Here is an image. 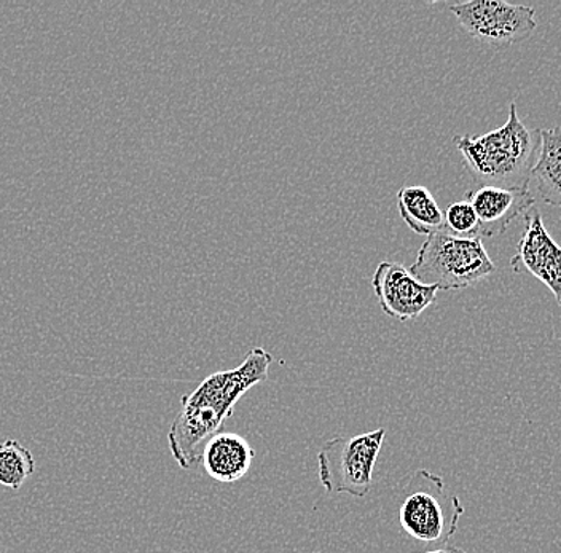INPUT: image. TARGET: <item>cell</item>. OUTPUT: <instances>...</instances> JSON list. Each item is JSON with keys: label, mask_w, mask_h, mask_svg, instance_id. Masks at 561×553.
<instances>
[{"label": "cell", "mask_w": 561, "mask_h": 553, "mask_svg": "<svg viewBox=\"0 0 561 553\" xmlns=\"http://www.w3.org/2000/svg\"><path fill=\"white\" fill-rule=\"evenodd\" d=\"M466 199L471 203L479 217L480 238L503 234L514 220L535 208V195L529 188H504L482 185L469 192Z\"/></svg>", "instance_id": "9"}, {"label": "cell", "mask_w": 561, "mask_h": 553, "mask_svg": "<svg viewBox=\"0 0 561 553\" xmlns=\"http://www.w3.org/2000/svg\"><path fill=\"white\" fill-rule=\"evenodd\" d=\"M272 364L273 356L257 346L237 369L213 373L181 399V411L168 433L175 463L187 471L199 464L203 447L222 430L238 401L255 384L268 380Z\"/></svg>", "instance_id": "1"}, {"label": "cell", "mask_w": 561, "mask_h": 553, "mask_svg": "<svg viewBox=\"0 0 561 553\" xmlns=\"http://www.w3.org/2000/svg\"><path fill=\"white\" fill-rule=\"evenodd\" d=\"M386 429L354 437H335L318 454L319 482L333 495L366 498L374 485V471L383 447Z\"/></svg>", "instance_id": "5"}, {"label": "cell", "mask_w": 561, "mask_h": 553, "mask_svg": "<svg viewBox=\"0 0 561 553\" xmlns=\"http://www.w3.org/2000/svg\"><path fill=\"white\" fill-rule=\"evenodd\" d=\"M456 149L477 182L504 188H529L541 150L539 129L528 128L512 101L506 124L482 136H456Z\"/></svg>", "instance_id": "2"}, {"label": "cell", "mask_w": 561, "mask_h": 553, "mask_svg": "<svg viewBox=\"0 0 561 553\" xmlns=\"http://www.w3.org/2000/svg\"><path fill=\"white\" fill-rule=\"evenodd\" d=\"M398 208L403 222L416 234L444 232V211L437 205L430 188L423 185H407L399 188Z\"/></svg>", "instance_id": "11"}, {"label": "cell", "mask_w": 561, "mask_h": 553, "mask_svg": "<svg viewBox=\"0 0 561 553\" xmlns=\"http://www.w3.org/2000/svg\"><path fill=\"white\" fill-rule=\"evenodd\" d=\"M421 553H466V552L462 551V549L448 548V545H444V548L436 549V551L421 552Z\"/></svg>", "instance_id": "15"}, {"label": "cell", "mask_w": 561, "mask_h": 553, "mask_svg": "<svg viewBox=\"0 0 561 553\" xmlns=\"http://www.w3.org/2000/svg\"><path fill=\"white\" fill-rule=\"evenodd\" d=\"M254 460V448L244 437L220 430L203 447L199 463L214 481L234 483L248 474Z\"/></svg>", "instance_id": "10"}, {"label": "cell", "mask_w": 561, "mask_h": 553, "mask_svg": "<svg viewBox=\"0 0 561 553\" xmlns=\"http://www.w3.org/2000/svg\"><path fill=\"white\" fill-rule=\"evenodd\" d=\"M375 296L388 316L402 322L419 320L437 299V287L420 283L398 262H381L371 278Z\"/></svg>", "instance_id": "7"}, {"label": "cell", "mask_w": 561, "mask_h": 553, "mask_svg": "<svg viewBox=\"0 0 561 553\" xmlns=\"http://www.w3.org/2000/svg\"><path fill=\"white\" fill-rule=\"evenodd\" d=\"M450 12L469 36L497 47L520 44L536 30V10L533 7L503 0L455 3L450 5Z\"/></svg>", "instance_id": "6"}, {"label": "cell", "mask_w": 561, "mask_h": 553, "mask_svg": "<svg viewBox=\"0 0 561 553\" xmlns=\"http://www.w3.org/2000/svg\"><path fill=\"white\" fill-rule=\"evenodd\" d=\"M35 472V460L30 448L15 439L0 442V485L20 489Z\"/></svg>", "instance_id": "13"}, {"label": "cell", "mask_w": 561, "mask_h": 553, "mask_svg": "<svg viewBox=\"0 0 561 553\" xmlns=\"http://www.w3.org/2000/svg\"><path fill=\"white\" fill-rule=\"evenodd\" d=\"M445 232L459 238H480L479 217L468 199L448 205L444 212Z\"/></svg>", "instance_id": "14"}, {"label": "cell", "mask_w": 561, "mask_h": 553, "mask_svg": "<svg viewBox=\"0 0 561 553\" xmlns=\"http://www.w3.org/2000/svg\"><path fill=\"white\" fill-rule=\"evenodd\" d=\"M541 150L533 168L531 178L542 201L561 211V126L539 129Z\"/></svg>", "instance_id": "12"}, {"label": "cell", "mask_w": 561, "mask_h": 553, "mask_svg": "<svg viewBox=\"0 0 561 553\" xmlns=\"http://www.w3.org/2000/svg\"><path fill=\"white\" fill-rule=\"evenodd\" d=\"M514 273H528L549 287L561 307V246L547 232L539 209L525 215V229L511 261Z\"/></svg>", "instance_id": "8"}, {"label": "cell", "mask_w": 561, "mask_h": 553, "mask_svg": "<svg viewBox=\"0 0 561 553\" xmlns=\"http://www.w3.org/2000/svg\"><path fill=\"white\" fill-rule=\"evenodd\" d=\"M465 514L458 496L451 495L440 475L426 469L403 479L399 489L398 520L403 533L421 544L444 548Z\"/></svg>", "instance_id": "3"}, {"label": "cell", "mask_w": 561, "mask_h": 553, "mask_svg": "<svg viewBox=\"0 0 561 553\" xmlns=\"http://www.w3.org/2000/svg\"><path fill=\"white\" fill-rule=\"evenodd\" d=\"M410 273L438 290H462L476 286L496 272L482 238H459L438 232L430 234L420 247Z\"/></svg>", "instance_id": "4"}]
</instances>
